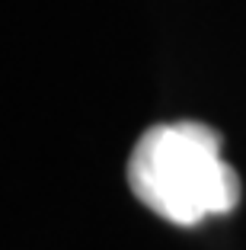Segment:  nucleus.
<instances>
[{"mask_svg": "<svg viewBox=\"0 0 246 250\" xmlns=\"http://www.w3.org/2000/svg\"><path fill=\"white\" fill-rule=\"evenodd\" d=\"M128 186L160 218L192 228L240 202V177L221 157V135L205 122L153 125L128 157Z\"/></svg>", "mask_w": 246, "mask_h": 250, "instance_id": "obj_1", "label": "nucleus"}]
</instances>
